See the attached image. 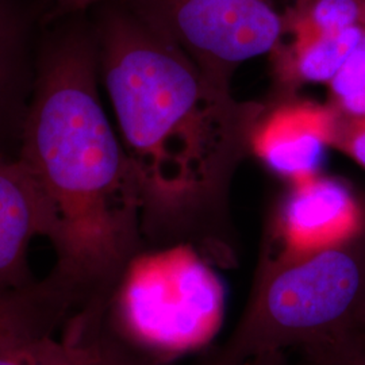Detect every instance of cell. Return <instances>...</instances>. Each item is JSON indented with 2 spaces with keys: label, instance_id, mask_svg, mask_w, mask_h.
I'll return each mask as SVG.
<instances>
[{
  "label": "cell",
  "instance_id": "cell-1",
  "mask_svg": "<svg viewBox=\"0 0 365 365\" xmlns=\"http://www.w3.org/2000/svg\"><path fill=\"white\" fill-rule=\"evenodd\" d=\"M99 76L135 173L148 249L229 265V187L267 108L241 102L125 0L90 10Z\"/></svg>",
  "mask_w": 365,
  "mask_h": 365
},
{
  "label": "cell",
  "instance_id": "cell-2",
  "mask_svg": "<svg viewBox=\"0 0 365 365\" xmlns=\"http://www.w3.org/2000/svg\"><path fill=\"white\" fill-rule=\"evenodd\" d=\"M90 11L43 27L16 157L51 217L54 264L45 277L76 310L107 309L148 250L140 187L99 93Z\"/></svg>",
  "mask_w": 365,
  "mask_h": 365
},
{
  "label": "cell",
  "instance_id": "cell-3",
  "mask_svg": "<svg viewBox=\"0 0 365 365\" xmlns=\"http://www.w3.org/2000/svg\"><path fill=\"white\" fill-rule=\"evenodd\" d=\"M365 227L331 248L256 274L232 336L200 356L235 365L364 329Z\"/></svg>",
  "mask_w": 365,
  "mask_h": 365
},
{
  "label": "cell",
  "instance_id": "cell-4",
  "mask_svg": "<svg viewBox=\"0 0 365 365\" xmlns=\"http://www.w3.org/2000/svg\"><path fill=\"white\" fill-rule=\"evenodd\" d=\"M196 249H148L133 261L108 304L118 331L158 359L175 363L209 348L220 331L226 292Z\"/></svg>",
  "mask_w": 365,
  "mask_h": 365
},
{
  "label": "cell",
  "instance_id": "cell-5",
  "mask_svg": "<svg viewBox=\"0 0 365 365\" xmlns=\"http://www.w3.org/2000/svg\"><path fill=\"white\" fill-rule=\"evenodd\" d=\"M211 76L230 84L235 69L269 56L300 0H125Z\"/></svg>",
  "mask_w": 365,
  "mask_h": 365
},
{
  "label": "cell",
  "instance_id": "cell-6",
  "mask_svg": "<svg viewBox=\"0 0 365 365\" xmlns=\"http://www.w3.org/2000/svg\"><path fill=\"white\" fill-rule=\"evenodd\" d=\"M364 227L365 200L348 182L321 172L289 182L265 225L256 274L339 245Z\"/></svg>",
  "mask_w": 365,
  "mask_h": 365
},
{
  "label": "cell",
  "instance_id": "cell-7",
  "mask_svg": "<svg viewBox=\"0 0 365 365\" xmlns=\"http://www.w3.org/2000/svg\"><path fill=\"white\" fill-rule=\"evenodd\" d=\"M339 111L330 103L277 98L257 120L250 152L288 182L319 173L327 148H331Z\"/></svg>",
  "mask_w": 365,
  "mask_h": 365
},
{
  "label": "cell",
  "instance_id": "cell-8",
  "mask_svg": "<svg viewBox=\"0 0 365 365\" xmlns=\"http://www.w3.org/2000/svg\"><path fill=\"white\" fill-rule=\"evenodd\" d=\"M0 365H173L123 337L107 309H83L64 327L0 349Z\"/></svg>",
  "mask_w": 365,
  "mask_h": 365
},
{
  "label": "cell",
  "instance_id": "cell-9",
  "mask_svg": "<svg viewBox=\"0 0 365 365\" xmlns=\"http://www.w3.org/2000/svg\"><path fill=\"white\" fill-rule=\"evenodd\" d=\"M43 27L41 0H0V158L18 153Z\"/></svg>",
  "mask_w": 365,
  "mask_h": 365
},
{
  "label": "cell",
  "instance_id": "cell-10",
  "mask_svg": "<svg viewBox=\"0 0 365 365\" xmlns=\"http://www.w3.org/2000/svg\"><path fill=\"white\" fill-rule=\"evenodd\" d=\"M51 217L38 187L18 157L0 158V288H21L38 279L31 271V242L48 240Z\"/></svg>",
  "mask_w": 365,
  "mask_h": 365
},
{
  "label": "cell",
  "instance_id": "cell-11",
  "mask_svg": "<svg viewBox=\"0 0 365 365\" xmlns=\"http://www.w3.org/2000/svg\"><path fill=\"white\" fill-rule=\"evenodd\" d=\"M365 36V22L325 33L287 34L269 54L279 96L307 84H329Z\"/></svg>",
  "mask_w": 365,
  "mask_h": 365
},
{
  "label": "cell",
  "instance_id": "cell-12",
  "mask_svg": "<svg viewBox=\"0 0 365 365\" xmlns=\"http://www.w3.org/2000/svg\"><path fill=\"white\" fill-rule=\"evenodd\" d=\"M76 312L73 302L46 277L21 288H0V349L56 333Z\"/></svg>",
  "mask_w": 365,
  "mask_h": 365
},
{
  "label": "cell",
  "instance_id": "cell-13",
  "mask_svg": "<svg viewBox=\"0 0 365 365\" xmlns=\"http://www.w3.org/2000/svg\"><path fill=\"white\" fill-rule=\"evenodd\" d=\"M327 87L329 103L339 114L365 117V36Z\"/></svg>",
  "mask_w": 365,
  "mask_h": 365
},
{
  "label": "cell",
  "instance_id": "cell-14",
  "mask_svg": "<svg viewBox=\"0 0 365 365\" xmlns=\"http://www.w3.org/2000/svg\"><path fill=\"white\" fill-rule=\"evenodd\" d=\"M298 352V361L292 365H365V330L306 346Z\"/></svg>",
  "mask_w": 365,
  "mask_h": 365
},
{
  "label": "cell",
  "instance_id": "cell-15",
  "mask_svg": "<svg viewBox=\"0 0 365 365\" xmlns=\"http://www.w3.org/2000/svg\"><path fill=\"white\" fill-rule=\"evenodd\" d=\"M331 148L352 158L365 170V117H348L339 113Z\"/></svg>",
  "mask_w": 365,
  "mask_h": 365
},
{
  "label": "cell",
  "instance_id": "cell-16",
  "mask_svg": "<svg viewBox=\"0 0 365 365\" xmlns=\"http://www.w3.org/2000/svg\"><path fill=\"white\" fill-rule=\"evenodd\" d=\"M108 0H41L43 26L75 14L87 13Z\"/></svg>",
  "mask_w": 365,
  "mask_h": 365
},
{
  "label": "cell",
  "instance_id": "cell-17",
  "mask_svg": "<svg viewBox=\"0 0 365 365\" xmlns=\"http://www.w3.org/2000/svg\"><path fill=\"white\" fill-rule=\"evenodd\" d=\"M195 365H217L205 359L203 356H199ZM235 365H292L288 360L286 352H272L260 354L256 357H252L249 360H245L242 363H238Z\"/></svg>",
  "mask_w": 365,
  "mask_h": 365
},
{
  "label": "cell",
  "instance_id": "cell-18",
  "mask_svg": "<svg viewBox=\"0 0 365 365\" xmlns=\"http://www.w3.org/2000/svg\"><path fill=\"white\" fill-rule=\"evenodd\" d=\"M364 330H365V324H364Z\"/></svg>",
  "mask_w": 365,
  "mask_h": 365
}]
</instances>
